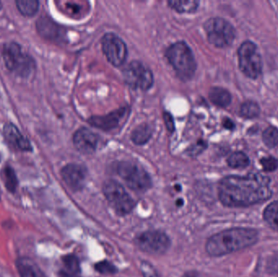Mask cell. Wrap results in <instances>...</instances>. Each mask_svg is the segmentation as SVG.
<instances>
[{"label":"cell","instance_id":"1","mask_svg":"<svg viewBox=\"0 0 278 277\" xmlns=\"http://www.w3.org/2000/svg\"><path fill=\"white\" fill-rule=\"evenodd\" d=\"M269 184V178L259 173L226 176L219 184V199L224 205L231 208L263 203L272 196Z\"/></svg>","mask_w":278,"mask_h":277},{"label":"cell","instance_id":"2","mask_svg":"<svg viewBox=\"0 0 278 277\" xmlns=\"http://www.w3.org/2000/svg\"><path fill=\"white\" fill-rule=\"evenodd\" d=\"M257 241L258 233L255 229H228L211 237L207 241L206 250L209 255L219 257L243 250L256 243Z\"/></svg>","mask_w":278,"mask_h":277},{"label":"cell","instance_id":"3","mask_svg":"<svg viewBox=\"0 0 278 277\" xmlns=\"http://www.w3.org/2000/svg\"><path fill=\"white\" fill-rule=\"evenodd\" d=\"M2 55L7 68L17 76L28 77L36 68L34 58L24 52L21 45L15 42L5 43Z\"/></svg>","mask_w":278,"mask_h":277},{"label":"cell","instance_id":"4","mask_svg":"<svg viewBox=\"0 0 278 277\" xmlns=\"http://www.w3.org/2000/svg\"><path fill=\"white\" fill-rule=\"evenodd\" d=\"M168 59L176 74L183 80H189L196 71V59L187 43L177 42L168 47L166 51Z\"/></svg>","mask_w":278,"mask_h":277},{"label":"cell","instance_id":"5","mask_svg":"<svg viewBox=\"0 0 278 277\" xmlns=\"http://www.w3.org/2000/svg\"><path fill=\"white\" fill-rule=\"evenodd\" d=\"M208 41L220 48L229 47L234 43L236 32L234 26L222 18H212L204 24Z\"/></svg>","mask_w":278,"mask_h":277},{"label":"cell","instance_id":"6","mask_svg":"<svg viewBox=\"0 0 278 277\" xmlns=\"http://www.w3.org/2000/svg\"><path fill=\"white\" fill-rule=\"evenodd\" d=\"M238 64L243 74L251 79H256L261 74L262 57L259 49L251 41H246L238 49Z\"/></svg>","mask_w":278,"mask_h":277},{"label":"cell","instance_id":"7","mask_svg":"<svg viewBox=\"0 0 278 277\" xmlns=\"http://www.w3.org/2000/svg\"><path fill=\"white\" fill-rule=\"evenodd\" d=\"M117 173L133 191L144 192L151 187V179L147 171L137 163L124 161L118 163Z\"/></svg>","mask_w":278,"mask_h":277},{"label":"cell","instance_id":"8","mask_svg":"<svg viewBox=\"0 0 278 277\" xmlns=\"http://www.w3.org/2000/svg\"><path fill=\"white\" fill-rule=\"evenodd\" d=\"M103 191L107 200L120 215L130 213L134 208V200L118 182L108 180L104 183Z\"/></svg>","mask_w":278,"mask_h":277},{"label":"cell","instance_id":"9","mask_svg":"<svg viewBox=\"0 0 278 277\" xmlns=\"http://www.w3.org/2000/svg\"><path fill=\"white\" fill-rule=\"evenodd\" d=\"M123 76L128 85L142 90H147L154 82L150 68L139 61H133L123 71Z\"/></svg>","mask_w":278,"mask_h":277},{"label":"cell","instance_id":"10","mask_svg":"<svg viewBox=\"0 0 278 277\" xmlns=\"http://www.w3.org/2000/svg\"><path fill=\"white\" fill-rule=\"evenodd\" d=\"M136 245L142 251L151 254H162L169 248V237L161 231H147L137 237Z\"/></svg>","mask_w":278,"mask_h":277},{"label":"cell","instance_id":"11","mask_svg":"<svg viewBox=\"0 0 278 277\" xmlns=\"http://www.w3.org/2000/svg\"><path fill=\"white\" fill-rule=\"evenodd\" d=\"M102 48L109 63L119 67L125 64L128 55L127 47L119 37L109 33L103 37Z\"/></svg>","mask_w":278,"mask_h":277},{"label":"cell","instance_id":"12","mask_svg":"<svg viewBox=\"0 0 278 277\" xmlns=\"http://www.w3.org/2000/svg\"><path fill=\"white\" fill-rule=\"evenodd\" d=\"M61 176L68 188L73 191H78L85 184L86 171L81 165L70 163L63 167Z\"/></svg>","mask_w":278,"mask_h":277},{"label":"cell","instance_id":"13","mask_svg":"<svg viewBox=\"0 0 278 277\" xmlns=\"http://www.w3.org/2000/svg\"><path fill=\"white\" fill-rule=\"evenodd\" d=\"M98 137L86 128L79 129L73 135V144L83 154H92L98 146Z\"/></svg>","mask_w":278,"mask_h":277},{"label":"cell","instance_id":"14","mask_svg":"<svg viewBox=\"0 0 278 277\" xmlns=\"http://www.w3.org/2000/svg\"><path fill=\"white\" fill-rule=\"evenodd\" d=\"M5 139L13 148L22 151H33V146L27 138L21 133L14 124L9 123L4 127Z\"/></svg>","mask_w":278,"mask_h":277},{"label":"cell","instance_id":"15","mask_svg":"<svg viewBox=\"0 0 278 277\" xmlns=\"http://www.w3.org/2000/svg\"><path fill=\"white\" fill-rule=\"evenodd\" d=\"M127 112V108H121L104 117H91L88 121L92 126L104 130H111L119 125L124 117H126Z\"/></svg>","mask_w":278,"mask_h":277},{"label":"cell","instance_id":"16","mask_svg":"<svg viewBox=\"0 0 278 277\" xmlns=\"http://www.w3.org/2000/svg\"><path fill=\"white\" fill-rule=\"evenodd\" d=\"M17 267L21 277H46L39 266L29 258H19Z\"/></svg>","mask_w":278,"mask_h":277},{"label":"cell","instance_id":"17","mask_svg":"<svg viewBox=\"0 0 278 277\" xmlns=\"http://www.w3.org/2000/svg\"><path fill=\"white\" fill-rule=\"evenodd\" d=\"M37 29L38 33L44 38L49 39H57L60 38V27L48 17H40L37 22Z\"/></svg>","mask_w":278,"mask_h":277},{"label":"cell","instance_id":"18","mask_svg":"<svg viewBox=\"0 0 278 277\" xmlns=\"http://www.w3.org/2000/svg\"><path fill=\"white\" fill-rule=\"evenodd\" d=\"M80 272V263L76 256L68 254L62 258L60 275L63 277H74Z\"/></svg>","mask_w":278,"mask_h":277},{"label":"cell","instance_id":"19","mask_svg":"<svg viewBox=\"0 0 278 277\" xmlns=\"http://www.w3.org/2000/svg\"><path fill=\"white\" fill-rule=\"evenodd\" d=\"M209 99L216 106L226 108L231 104V95L229 91L221 87H213L209 92Z\"/></svg>","mask_w":278,"mask_h":277},{"label":"cell","instance_id":"20","mask_svg":"<svg viewBox=\"0 0 278 277\" xmlns=\"http://www.w3.org/2000/svg\"><path fill=\"white\" fill-rule=\"evenodd\" d=\"M152 136V129L148 125H142L134 129L131 139L137 145H143L148 142Z\"/></svg>","mask_w":278,"mask_h":277},{"label":"cell","instance_id":"21","mask_svg":"<svg viewBox=\"0 0 278 277\" xmlns=\"http://www.w3.org/2000/svg\"><path fill=\"white\" fill-rule=\"evenodd\" d=\"M17 8L25 17H34L39 9V2L37 0H17Z\"/></svg>","mask_w":278,"mask_h":277},{"label":"cell","instance_id":"22","mask_svg":"<svg viewBox=\"0 0 278 277\" xmlns=\"http://www.w3.org/2000/svg\"><path fill=\"white\" fill-rule=\"evenodd\" d=\"M1 176L8 191L11 193L15 192L18 186V180L13 167L9 165L5 166L1 171Z\"/></svg>","mask_w":278,"mask_h":277},{"label":"cell","instance_id":"23","mask_svg":"<svg viewBox=\"0 0 278 277\" xmlns=\"http://www.w3.org/2000/svg\"><path fill=\"white\" fill-rule=\"evenodd\" d=\"M263 218L272 229L278 231V201L267 206L263 212Z\"/></svg>","mask_w":278,"mask_h":277},{"label":"cell","instance_id":"24","mask_svg":"<svg viewBox=\"0 0 278 277\" xmlns=\"http://www.w3.org/2000/svg\"><path fill=\"white\" fill-rule=\"evenodd\" d=\"M168 5L174 9L175 11L180 13H194L197 10L200 5L199 1L195 0H186V1H168Z\"/></svg>","mask_w":278,"mask_h":277},{"label":"cell","instance_id":"25","mask_svg":"<svg viewBox=\"0 0 278 277\" xmlns=\"http://www.w3.org/2000/svg\"><path fill=\"white\" fill-rule=\"evenodd\" d=\"M228 165L233 168H245L250 164L248 156L241 151L232 153L227 159Z\"/></svg>","mask_w":278,"mask_h":277},{"label":"cell","instance_id":"26","mask_svg":"<svg viewBox=\"0 0 278 277\" xmlns=\"http://www.w3.org/2000/svg\"><path fill=\"white\" fill-rule=\"evenodd\" d=\"M260 114V108L257 103L254 101H246L241 105V117L245 119H255Z\"/></svg>","mask_w":278,"mask_h":277},{"label":"cell","instance_id":"27","mask_svg":"<svg viewBox=\"0 0 278 277\" xmlns=\"http://www.w3.org/2000/svg\"><path fill=\"white\" fill-rule=\"evenodd\" d=\"M263 142L269 148H274L278 145V129L274 126H269L263 131Z\"/></svg>","mask_w":278,"mask_h":277},{"label":"cell","instance_id":"28","mask_svg":"<svg viewBox=\"0 0 278 277\" xmlns=\"http://www.w3.org/2000/svg\"><path fill=\"white\" fill-rule=\"evenodd\" d=\"M263 169L265 171H273L278 167L277 159L273 157H267V158H263L260 159Z\"/></svg>","mask_w":278,"mask_h":277},{"label":"cell","instance_id":"29","mask_svg":"<svg viewBox=\"0 0 278 277\" xmlns=\"http://www.w3.org/2000/svg\"><path fill=\"white\" fill-rule=\"evenodd\" d=\"M141 271L144 277H159L154 267L149 264L148 262H142L141 265Z\"/></svg>","mask_w":278,"mask_h":277},{"label":"cell","instance_id":"30","mask_svg":"<svg viewBox=\"0 0 278 277\" xmlns=\"http://www.w3.org/2000/svg\"><path fill=\"white\" fill-rule=\"evenodd\" d=\"M97 271L101 273H113L116 270L114 266L111 264L109 262H99L98 264L96 266Z\"/></svg>","mask_w":278,"mask_h":277},{"label":"cell","instance_id":"31","mask_svg":"<svg viewBox=\"0 0 278 277\" xmlns=\"http://www.w3.org/2000/svg\"><path fill=\"white\" fill-rule=\"evenodd\" d=\"M164 121L167 123V127L169 129L170 131H172L174 129V125H173V121H172V117L168 113L164 115Z\"/></svg>","mask_w":278,"mask_h":277},{"label":"cell","instance_id":"32","mask_svg":"<svg viewBox=\"0 0 278 277\" xmlns=\"http://www.w3.org/2000/svg\"><path fill=\"white\" fill-rule=\"evenodd\" d=\"M223 125L225 126L226 129H234V124L231 120L226 118L224 120Z\"/></svg>","mask_w":278,"mask_h":277},{"label":"cell","instance_id":"33","mask_svg":"<svg viewBox=\"0 0 278 277\" xmlns=\"http://www.w3.org/2000/svg\"><path fill=\"white\" fill-rule=\"evenodd\" d=\"M183 277H200L198 275L197 273L195 271H189V272L186 273L185 275Z\"/></svg>","mask_w":278,"mask_h":277},{"label":"cell","instance_id":"34","mask_svg":"<svg viewBox=\"0 0 278 277\" xmlns=\"http://www.w3.org/2000/svg\"><path fill=\"white\" fill-rule=\"evenodd\" d=\"M2 9V3L0 2V10Z\"/></svg>","mask_w":278,"mask_h":277},{"label":"cell","instance_id":"35","mask_svg":"<svg viewBox=\"0 0 278 277\" xmlns=\"http://www.w3.org/2000/svg\"><path fill=\"white\" fill-rule=\"evenodd\" d=\"M0 199H1V191H0Z\"/></svg>","mask_w":278,"mask_h":277}]
</instances>
